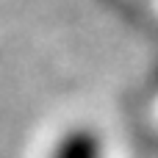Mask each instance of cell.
Here are the masks:
<instances>
[{
  "mask_svg": "<svg viewBox=\"0 0 158 158\" xmlns=\"http://www.w3.org/2000/svg\"><path fill=\"white\" fill-rule=\"evenodd\" d=\"M39 158H111V144L92 119H69L53 131Z\"/></svg>",
  "mask_w": 158,
  "mask_h": 158,
  "instance_id": "1",
  "label": "cell"
}]
</instances>
